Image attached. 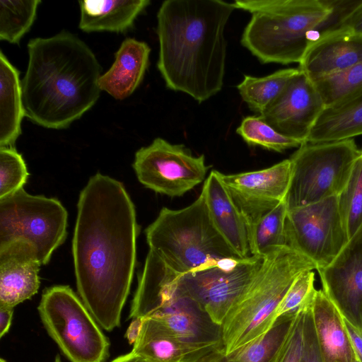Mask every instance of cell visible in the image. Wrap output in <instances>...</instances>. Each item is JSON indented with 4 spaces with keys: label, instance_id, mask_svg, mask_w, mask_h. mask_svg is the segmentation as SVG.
<instances>
[{
    "label": "cell",
    "instance_id": "cell-1",
    "mask_svg": "<svg viewBox=\"0 0 362 362\" xmlns=\"http://www.w3.org/2000/svg\"><path fill=\"white\" fill-rule=\"evenodd\" d=\"M139 227L123 184L96 173L81 190L72 240L76 287L99 325H120L136 256Z\"/></svg>",
    "mask_w": 362,
    "mask_h": 362
},
{
    "label": "cell",
    "instance_id": "cell-2",
    "mask_svg": "<svg viewBox=\"0 0 362 362\" xmlns=\"http://www.w3.org/2000/svg\"><path fill=\"white\" fill-rule=\"evenodd\" d=\"M236 9L221 0H166L157 13V63L166 86L201 103L221 90L225 28Z\"/></svg>",
    "mask_w": 362,
    "mask_h": 362
},
{
    "label": "cell",
    "instance_id": "cell-3",
    "mask_svg": "<svg viewBox=\"0 0 362 362\" xmlns=\"http://www.w3.org/2000/svg\"><path fill=\"white\" fill-rule=\"evenodd\" d=\"M21 81L25 116L47 129L67 128L99 98L100 65L91 49L68 31L28 43Z\"/></svg>",
    "mask_w": 362,
    "mask_h": 362
},
{
    "label": "cell",
    "instance_id": "cell-4",
    "mask_svg": "<svg viewBox=\"0 0 362 362\" xmlns=\"http://www.w3.org/2000/svg\"><path fill=\"white\" fill-rule=\"evenodd\" d=\"M236 9L251 18L241 44L262 63H300L320 39L322 23L331 14L329 0H236Z\"/></svg>",
    "mask_w": 362,
    "mask_h": 362
},
{
    "label": "cell",
    "instance_id": "cell-5",
    "mask_svg": "<svg viewBox=\"0 0 362 362\" xmlns=\"http://www.w3.org/2000/svg\"><path fill=\"white\" fill-rule=\"evenodd\" d=\"M129 317L146 319L157 329L189 344L223 346L221 326L189 295L182 274L150 249Z\"/></svg>",
    "mask_w": 362,
    "mask_h": 362
},
{
    "label": "cell",
    "instance_id": "cell-6",
    "mask_svg": "<svg viewBox=\"0 0 362 362\" xmlns=\"http://www.w3.org/2000/svg\"><path fill=\"white\" fill-rule=\"evenodd\" d=\"M316 269L308 258L288 246L274 248L221 325L223 351L228 354L268 332L288 288L303 272Z\"/></svg>",
    "mask_w": 362,
    "mask_h": 362
},
{
    "label": "cell",
    "instance_id": "cell-7",
    "mask_svg": "<svg viewBox=\"0 0 362 362\" xmlns=\"http://www.w3.org/2000/svg\"><path fill=\"white\" fill-rule=\"evenodd\" d=\"M145 235L149 249L181 274L241 259L215 227L202 192L183 209L162 208Z\"/></svg>",
    "mask_w": 362,
    "mask_h": 362
},
{
    "label": "cell",
    "instance_id": "cell-8",
    "mask_svg": "<svg viewBox=\"0 0 362 362\" xmlns=\"http://www.w3.org/2000/svg\"><path fill=\"white\" fill-rule=\"evenodd\" d=\"M361 151L353 139L304 142L289 158L291 178L285 198L288 210L337 196Z\"/></svg>",
    "mask_w": 362,
    "mask_h": 362
},
{
    "label": "cell",
    "instance_id": "cell-9",
    "mask_svg": "<svg viewBox=\"0 0 362 362\" xmlns=\"http://www.w3.org/2000/svg\"><path fill=\"white\" fill-rule=\"evenodd\" d=\"M37 310L48 334L70 362H104L109 356L108 339L69 286L45 289Z\"/></svg>",
    "mask_w": 362,
    "mask_h": 362
},
{
    "label": "cell",
    "instance_id": "cell-10",
    "mask_svg": "<svg viewBox=\"0 0 362 362\" xmlns=\"http://www.w3.org/2000/svg\"><path fill=\"white\" fill-rule=\"evenodd\" d=\"M67 219V211L58 199L32 195L22 188L0 199V245L27 240L46 264L66 239Z\"/></svg>",
    "mask_w": 362,
    "mask_h": 362
},
{
    "label": "cell",
    "instance_id": "cell-11",
    "mask_svg": "<svg viewBox=\"0 0 362 362\" xmlns=\"http://www.w3.org/2000/svg\"><path fill=\"white\" fill-rule=\"evenodd\" d=\"M285 235L286 246L308 258L317 271L329 265L349 240L337 197L288 210Z\"/></svg>",
    "mask_w": 362,
    "mask_h": 362
},
{
    "label": "cell",
    "instance_id": "cell-12",
    "mask_svg": "<svg viewBox=\"0 0 362 362\" xmlns=\"http://www.w3.org/2000/svg\"><path fill=\"white\" fill-rule=\"evenodd\" d=\"M132 166L144 186L171 197L182 196L203 182L209 169L204 155L194 156L184 145L162 138L139 148Z\"/></svg>",
    "mask_w": 362,
    "mask_h": 362
},
{
    "label": "cell",
    "instance_id": "cell-13",
    "mask_svg": "<svg viewBox=\"0 0 362 362\" xmlns=\"http://www.w3.org/2000/svg\"><path fill=\"white\" fill-rule=\"evenodd\" d=\"M262 263V257L259 256L227 260L182 274V281L192 298L213 322L221 326L250 284Z\"/></svg>",
    "mask_w": 362,
    "mask_h": 362
},
{
    "label": "cell",
    "instance_id": "cell-14",
    "mask_svg": "<svg viewBox=\"0 0 362 362\" xmlns=\"http://www.w3.org/2000/svg\"><path fill=\"white\" fill-rule=\"evenodd\" d=\"M243 216L247 234L255 224L285 200L291 178V164L284 160L267 168L232 175L218 171Z\"/></svg>",
    "mask_w": 362,
    "mask_h": 362
},
{
    "label": "cell",
    "instance_id": "cell-15",
    "mask_svg": "<svg viewBox=\"0 0 362 362\" xmlns=\"http://www.w3.org/2000/svg\"><path fill=\"white\" fill-rule=\"evenodd\" d=\"M318 272L326 296L343 318L362 333V226Z\"/></svg>",
    "mask_w": 362,
    "mask_h": 362
},
{
    "label": "cell",
    "instance_id": "cell-16",
    "mask_svg": "<svg viewBox=\"0 0 362 362\" xmlns=\"http://www.w3.org/2000/svg\"><path fill=\"white\" fill-rule=\"evenodd\" d=\"M324 109L313 83L299 70L259 116L284 136L305 142Z\"/></svg>",
    "mask_w": 362,
    "mask_h": 362
},
{
    "label": "cell",
    "instance_id": "cell-17",
    "mask_svg": "<svg viewBox=\"0 0 362 362\" xmlns=\"http://www.w3.org/2000/svg\"><path fill=\"white\" fill-rule=\"evenodd\" d=\"M30 242L17 239L0 245V305L14 308L39 289L41 266Z\"/></svg>",
    "mask_w": 362,
    "mask_h": 362
},
{
    "label": "cell",
    "instance_id": "cell-18",
    "mask_svg": "<svg viewBox=\"0 0 362 362\" xmlns=\"http://www.w3.org/2000/svg\"><path fill=\"white\" fill-rule=\"evenodd\" d=\"M362 62V36L339 28L310 46L298 69L312 82Z\"/></svg>",
    "mask_w": 362,
    "mask_h": 362
},
{
    "label": "cell",
    "instance_id": "cell-19",
    "mask_svg": "<svg viewBox=\"0 0 362 362\" xmlns=\"http://www.w3.org/2000/svg\"><path fill=\"white\" fill-rule=\"evenodd\" d=\"M203 194L211 218L222 237L241 259L250 256L245 221L233 202L218 170L206 178Z\"/></svg>",
    "mask_w": 362,
    "mask_h": 362
},
{
    "label": "cell",
    "instance_id": "cell-20",
    "mask_svg": "<svg viewBox=\"0 0 362 362\" xmlns=\"http://www.w3.org/2000/svg\"><path fill=\"white\" fill-rule=\"evenodd\" d=\"M310 310L322 362H355L344 318L322 289L316 290Z\"/></svg>",
    "mask_w": 362,
    "mask_h": 362
},
{
    "label": "cell",
    "instance_id": "cell-21",
    "mask_svg": "<svg viewBox=\"0 0 362 362\" xmlns=\"http://www.w3.org/2000/svg\"><path fill=\"white\" fill-rule=\"evenodd\" d=\"M150 52L151 49L145 42L125 39L115 53L113 64L98 80L100 90L117 100L131 95L144 78Z\"/></svg>",
    "mask_w": 362,
    "mask_h": 362
},
{
    "label": "cell",
    "instance_id": "cell-22",
    "mask_svg": "<svg viewBox=\"0 0 362 362\" xmlns=\"http://www.w3.org/2000/svg\"><path fill=\"white\" fill-rule=\"evenodd\" d=\"M300 310L279 316L268 332L239 349L226 354L217 348L199 362H277Z\"/></svg>",
    "mask_w": 362,
    "mask_h": 362
},
{
    "label": "cell",
    "instance_id": "cell-23",
    "mask_svg": "<svg viewBox=\"0 0 362 362\" xmlns=\"http://www.w3.org/2000/svg\"><path fill=\"white\" fill-rule=\"evenodd\" d=\"M149 0L79 1V28L86 33H124L150 4Z\"/></svg>",
    "mask_w": 362,
    "mask_h": 362
},
{
    "label": "cell",
    "instance_id": "cell-24",
    "mask_svg": "<svg viewBox=\"0 0 362 362\" xmlns=\"http://www.w3.org/2000/svg\"><path fill=\"white\" fill-rule=\"evenodd\" d=\"M221 346L195 345L157 329L144 319L140 335L132 351L146 362H199Z\"/></svg>",
    "mask_w": 362,
    "mask_h": 362
},
{
    "label": "cell",
    "instance_id": "cell-25",
    "mask_svg": "<svg viewBox=\"0 0 362 362\" xmlns=\"http://www.w3.org/2000/svg\"><path fill=\"white\" fill-rule=\"evenodd\" d=\"M18 69L0 52V147L12 146L21 134L25 116Z\"/></svg>",
    "mask_w": 362,
    "mask_h": 362
},
{
    "label": "cell",
    "instance_id": "cell-26",
    "mask_svg": "<svg viewBox=\"0 0 362 362\" xmlns=\"http://www.w3.org/2000/svg\"><path fill=\"white\" fill-rule=\"evenodd\" d=\"M362 134V93L334 107L326 108L314 124L306 142L352 139Z\"/></svg>",
    "mask_w": 362,
    "mask_h": 362
},
{
    "label": "cell",
    "instance_id": "cell-27",
    "mask_svg": "<svg viewBox=\"0 0 362 362\" xmlns=\"http://www.w3.org/2000/svg\"><path fill=\"white\" fill-rule=\"evenodd\" d=\"M298 69H284L264 77L245 75L237 88L243 100L253 111H264L281 93Z\"/></svg>",
    "mask_w": 362,
    "mask_h": 362
},
{
    "label": "cell",
    "instance_id": "cell-28",
    "mask_svg": "<svg viewBox=\"0 0 362 362\" xmlns=\"http://www.w3.org/2000/svg\"><path fill=\"white\" fill-rule=\"evenodd\" d=\"M313 83L325 109L340 105L362 93V62Z\"/></svg>",
    "mask_w": 362,
    "mask_h": 362
},
{
    "label": "cell",
    "instance_id": "cell-29",
    "mask_svg": "<svg viewBox=\"0 0 362 362\" xmlns=\"http://www.w3.org/2000/svg\"><path fill=\"white\" fill-rule=\"evenodd\" d=\"M287 212L284 200L255 224L247 234L252 256L262 257L274 248L286 246L285 223Z\"/></svg>",
    "mask_w": 362,
    "mask_h": 362
},
{
    "label": "cell",
    "instance_id": "cell-30",
    "mask_svg": "<svg viewBox=\"0 0 362 362\" xmlns=\"http://www.w3.org/2000/svg\"><path fill=\"white\" fill-rule=\"evenodd\" d=\"M40 0L0 1V40L18 44L33 24Z\"/></svg>",
    "mask_w": 362,
    "mask_h": 362
},
{
    "label": "cell",
    "instance_id": "cell-31",
    "mask_svg": "<svg viewBox=\"0 0 362 362\" xmlns=\"http://www.w3.org/2000/svg\"><path fill=\"white\" fill-rule=\"evenodd\" d=\"M337 197L339 214L349 240L362 226V151L344 187Z\"/></svg>",
    "mask_w": 362,
    "mask_h": 362
},
{
    "label": "cell",
    "instance_id": "cell-32",
    "mask_svg": "<svg viewBox=\"0 0 362 362\" xmlns=\"http://www.w3.org/2000/svg\"><path fill=\"white\" fill-rule=\"evenodd\" d=\"M236 133L250 146H259L279 153L299 147L304 143L279 133L259 116L245 117L237 128Z\"/></svg>",
    "mask_w": 362,
    "mask_h": 362
},
{
    "label": "cell",
    "instance_id": "cell-33",
    "mask_svg": "<svg viewBox=\"0 0 362 362\" xmlns=\"http://www.w3.org/2000/svg\"><path fill=\"white\" fill-rule=\"evenodd\" d=\"M28 175L22 155L13 146L0 147V199L23 188Z\"/></svg>",
    "mask_w": 362,
    "mask_h": 362
},
{
    "label": "cell",
    "instance_id": "cell-34",
    "mask_svg": "<svg viewBox=\"0 0 362 362\" xmlns=\"http://www.w3.org/2000/svg\"><path fill=\"white\" fill-rule=\"evenodd\" d=\"M314 281L313 270L302 272L293 282L279 305L276 318L284 314L296 313L308 303L316 291Z\"/></svg>",
    "mask_w": 362,
    "mask_h": 362
},
{
    "label": "cell",
    "instance_id": "cell-35",
    "mask_svg": "<svg viewBox=\"0 0 362 362\" xmlns=\"http://www.w3.org/2000/svg\"><path fill=\"white\" fill-rule=\"evenodd\" d=\"M307 304L300 310L277 362H303L304 310Z\"/></svg>",
    "mask_w": 362,
    "mask_h": 362
},
{
    "label": "cell",
    "instance_id": "cell-36",
    "mask_svg": "<svg viewBox=\"0 0 362 362\" xmlns=\"http://www.w3.org/2000/svg\"><path fill=\"white\" fill-rule=\"evenodd\" d=\"M312 299L304 310L303 362H322L310 310Z\"/></svg>",
    "mask_w": 362,
    "mask_h": 362
},
{
    "label": "cell",
    "instance_id": "cell-37",
    "mask_svg": "<svg viewBox=\"0 0 362 362\" xmlns=\"http://www.w3.org/2000/svg\"><path fill=\"white\" fill-rule=\"evenodd\" d=\"M339 28L362 36V0L342 21Z\"/></svg>",
    "mask_w": 362,
    "mask_h": 362
},
{
    "label": "cell",
    "instance_id": "cell-38",
    "mask_svg": "<svg viewBox=\"0 0 362 362\" xmlns=\"http://www.w3.org/2000/svg\"><path fill=\"white\" fill-rule=\"evenodd\" d=\"M351 345L358 362H362V333L344 319Z\"/></svg>",
    "mask_w": 362,
    "mask_h": 362
},
{
    "label": "cell",
    "instance_id": "cell-39",
    "mask_svg": "<svg viewBox=\"0 0 362 362\" xmlns=\"http://www.w3.org/2000/svg\"><path fill=\"white\" fill-rule=\"evenodd\" d=\"M13 308L0 305V338L6 334L11 327Z\"/></svg>",
    "mask_w": 362,
    "mask_h": 362
},
{
    "label": "cell",
    "instance_id": "cell-40",
    "mask_svg": "<svg viewBox=\"0 0 362 362\" xmlns=\"http://www.w3.org/2000/svg\"><path fill=\"white\" fill-rule=\"evenodd\" d=\"M144 318L141 317L133 318L130 322L125 334V337L130 345L134 346L137 341L141 333Z\"/></svg>",
    "mask_w": 362,
    "mask_h": 362
},
{
    "label": "cell",
    "instance_id": "cell-41",
    "mask_svg": "<svg viewBox=\"0 0 362 362\" xmlns=\"http://www.w3.org/2000/svg\"><path fill=\"white\" fill-rule=\"evenodd\" d=\"M110 362H146L141 357L134 354L132 351L119 356Z\"/></svg>",
    "mask_w": 362,
    "mask_h": 362
},
{
    "label": "cell",
    "instance_id": "cell-42",
    "mask_svg": "<svg viewBox=\"0 0 362 362\" xmlns=\"http://www.w3.org/2000/svg\"><path fill=\"white\" fill-rule=\"evenodd\" d=\"M52 362H62L60 356L59 354H57Z\"/></svg>",
    "mask_w": 362,
    "mask_h": 362
},
{
    "label": "cell",
    "instance_id": "cell-43",
    "mask_svg": "<svg viewBox=\"0 0 362 362\" xmlns=\"http://www.w3.org/2000/svg\"><path fill=\"white\" fill-rule=\"evenodd\" d=\"M0 362H7L5 359H4L3 358H1L0 359Z\"/></svg>",
    "mask_w": 362,
    "mask_h": 362
},
{
    "label": "cell",
    "instance_id": "cell-44",
    "mask_svg": "<svg viewBox=\"0 0 362 362\" xmlns=\"http://www.w3.org/2000/svg\"><path fill=\"white\" fill-rule=\"evenodd\" d=\"M355 362H358L357 360Z\"/></svg>",
    "mask_w": 362,
    "mask_h": 362
}]
</instances>
